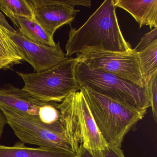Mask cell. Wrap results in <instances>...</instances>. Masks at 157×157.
<instances>
[{
    "label": "cell",
    "instance_id": "cell-21",
    "mask_svg": "<svg viewBox=\"0 0 157 157\" xmlns=\"http://www.w3.org/2000/svg\"><path fill=\"white\" fill-rule=\"evenodd\" d=\"M0 25L2 27L12 33H14L16 31L9 23L4 14L2 13L1 10H0Z\"/></svg>",
    "mask_w": 157,
    "mask_h": 157
},
{
    "label": "cell",
    "instance_id": "cell-4",
    "mask_svg": "<svg viewBox=\"0 0 157 157\" xmlns=\"http://www.w3.org/2000/svg\"><path fill=\"white\" fill-rule=\"evenodd\" d=\"M64 135L77 153L81 147L100 149L107 144L97 128L82 91L72 93L58 104Z\"/></svg>",
    "mask_w": 157,
    "mask_h": 157
},
{
    "label": "cell",
    "instance_id": "cell-5",
    "mask_svg": "<svg viewBox=\"0 0 157 157\" xmlns=\"http://www.w3.org/2000/svg\"><path fill=\"white\" fill-rule=\"evenodd\" d=\"M79 62L71 57L42 72L16 73L24 82L22 90L31 96L43 102L60 103L71 94L80 90L76 76Z\"/></svg>",
    "mask_w": 157,
    "mask_h": 157
},
{
    "label": "cell",
    "instance_id": "cell-14",
    "mask_svg": "<svg viewBox=\"0 0 157 157\" xmlns=\"http://www.w3.org/2000/svg\"><path fill=\"white\" fill-rule=\"evenodd\" d=\"M23 61L18 47L7 33V29L0 25V70L10 69Z\"/></svg>",
    "mask_w": 157,
    "mask_h": 157
},
{
    "label": "cell",
    "instance_id": "cell-11",
    "mask_svg": "<svg viewBox=\"0 0 157 157\" xmlns=\"http://www.w3.org/2000/svg\"><path fill=\"white\" fill-rule=\"evenodd\" d=\"M116 8L130 13L141 28L148 25L157 28V0H113Z\"/></svg>",
    "mask_w": 157,
    "mask_h": 157
},
{
    "label": "cell",
    "instance_id": "cell-8",
    "mask_svg": "<svg viewBox=\"0 0 157 157\" xmlns=\"http://www.w3.org/2000/svg\"><path fill=\"white\" fill-rule=\"evenodd\" d=\"M33 18L51 37L65 25H71L80 10L75 6L90 8V0H28Z\"/></svg>",
    "mask_w": 157,
    "mask_h": 157
},
{
    "label": "cell",
    "instance_id": "cell-7",
    "mask_svg": "<svg viewBox=\"0 0 157 157\" xmlns=\"http://www.w3.org/2000/svg\"><path fill=\"white\" fill-rule=\"evenodd\" d=\"M76 58L91 68L101 70L145 87L136 52L131 49L124 52L89 51L77 54Z\"/></svg>",
    "mask_w": 157,
    "mask_h": 157
},
{
    "label": "cell",
    "instance_id": "cell-2",
    "mask_svg": "<svg viewBox=\"0 0 157 157\" xmlns=\"http://www.w3.org/2000/svg\"><path fill=\"white\" fill-rule=\"evenodd\" d=\"M94 120L107 145L120 148L126 134L145 116L121 103L81 88Z\"/></svg>",
    "mask_w": 157,
    "mask_h": 157
},
{
    "label": "cell",
    "instance_id": "cell-18",
    "mask_svg": "<svg viewBox=\"0 0 157 157\" xmlns=\"http://www.w3.org/2000/svg\"><path fill=\"white\" fill-rule=\"evenodd\" d=\"M59 103L47 102L40 108L39 117L40 121L47 124H54L60 122V112Z\"/></svg>",
    "mask_w": 157,
    "mask_h": 157
},
{
    "label": "cell",
    "instance_id": "cell-6",
    "mask_svg": "<svg viewBox=\"0 0 157 157\" xmlns=\"http://www.w3.org/2000/svg\"><path fill=\"white\" fill-rule=\"evenodd\" d=\"M0 109L6 116L7 124L22 143L72 151L65 137L61 122L45 124L27 118L7 108L0 107Z\"/></svg>",
    "mask_w": 157,
    "mask_h": 157
},
{
    "label": "cell",
    "instance_id": "cell-17",
    "mask_svg": "<svg viewBox=\"0 0 157 157\" xmlns=\"http://www.w3.org/2000/svg\"><path fill=\"white\" fill-rule=\"evenodd\" d=\"M77 157H125L121 148L107 145L100 149L90 150L81 147L77 153Z\"/></svg>",
    "mask_w": 157,
    "mask_h": 157
},
{
    "label": "cell",
    "instance_id": "cell-13",
    "mask_svg": "<svg viewBox=\"0 0 157 157\" xmlns=\"http://www.w3.org/2000/svg\"><path fill=\"white\" fill-rule=\"evenodd\" d=\"M18 28L20 34L37 44L55 46L54 37H51L34 18L17 17L12 21Z\"/></svg>",
    "mask_w": 157,
    "mask_h": 157
},
{
    "label": "cell",
    "instance_id": "cell-9",
    "mask_svg": "<svg viewBox=\"0 0 157 157\" xmlns=\"http://www.w3.org/2000/svg\"><path fill=\"white\" fill-rule=\"evenodd\" d=\"M7 32L18 47L23 61L29 63L35 72L50 69L68 58L59 42L55 46H49L34 43L17 31L12 33L7 30Z\"/></svg>",
    "mask_w": 157,
    "mask_h": 157
},
{
    "label": "cell",
    "instance_id": "cell-20",
    "mask_svg": "<svg viewBox=\"0 0 157 157\" xmlns=\"http://www.w3.org/2000/svg\"><path fill=\"white\" fill-rule=\"evenodd\" d=\"M157 40V28H154L151 31L145 34L137 46L134 48L136 53L144 49L155 40Z\"/></svg>",
    "mask_w": 157,
    "mask_h": 157
},
{
    "label": "cell",
    "instance_id": "cell-3",
    "mask_svg": "<svg viewBox=\"0 0 157 157\" xmlns=\"http://www.w3.org/2000/svg\"><path fill=\"white\" fill-rule=\"evenodd\" d=\"M76 76L81 88L98 94L139 111L150 107L147 85L140 87L130 81L79 61Z\"/></svg>",
    "mask_w": 157,
    "mask_h": 157
},
{
    "label": "cell",
    "instance_id": "cell-16",
    "mask_svg": "<svg viewBox=\"0 0 157 157\" xmlns=\"http://www.w3.org/2000/svg\"><path fill=\"white\" fill-rule=\"evenodd\" d=\"M0 10L11 21L17 17L34 18L28 0H0Z\"/></svg>",
    "mask_w": 157,
    "mask_h": 157
},
{
    "label": "cell",
    "instance_id": "cell-10",
    "mask_svg": "<svg viewBox=\"0 0 157 157\" xmlns=\"http://www.w3.org/2000/svg\"><path fill=\"white\" fill-rule=\"evenodd\" d=\"M45 103L13 85L0 86V107L10 109L27 118L40 121L39 110Z\"/></svg>",
    "mask_w": 157,
    "mask_h": 157
},
{
    "label": "cell",
    "instance_id": "cell-12",
    "mask_svg": "<svg viewBox=\"0 0 157 157\" xmlns=\"http://www.w3.org/2000/svg\"><path fill=\"white\" fill-rule=\"evenodd\" d=\"M0 157H77V154L59 148L28 147L21 142L13 146L0 145Z\"/></svg>",
    "mask_w": 157,
    "mask_h": 157
},
{
    "label": "cell",
    "instance_id": "cell-22",
    "mask_svg": "<svg viewBox=\"0 0 157 157\" xmlns=\"http://www.w3.org/2000/svg\"><path fill=\"white\" fill-rule=\"evenodd\" d=\"M6 124H7V118L3 112L0 109V140L1 139Z\"/></svg>",
    "mask_w": 157,
    "mask_h": 157
},
{
    "label": "cell",
    "instance_id": "cell-1",
    "mask_svg": "<svg viewBox=\"0 0 157 157\" xmlns=\"http://www.w3.org/2000/svg\"><path fill=\"white\" fill-rule=\"evenodd\" d=\"M113 0H105L78 29L70 25L67 57L89 51L124 52L132 49L118 24Z\"/></svg>",
    "mask_w": 157,
    "mask_h": 157
},
{
    "label": "cell",
    "instance_id": "cell-19",
    "mask_svg": "<svg viewBox=\"0 0 157 157\" xmlns=\"http://www.w3.org/2000/svg\"><path fill=\"white\" fill-rule=\"evenodd\" d=\"M148 90L150 107L152 115L156 123L157 122V72L154 73L147 83Z\"/></svg>",
    "mask_w": 157,
    "mask_h": 157
},
{
    "label": "cell",
    "instance_id": "cell-15",
    "mask_svg": "<svg viewBox=\"0 0 157 157\" xmlns=\"http://www.w3.org/2000/svg\"><path fill=\"white\" fill-rule=\"evenodd\" d=\"M136 53L142 78L147 84L157 72V40Z\"/></svg>",
    "mask_w": 157,
    "mask_h": 157
}]
</instances>
